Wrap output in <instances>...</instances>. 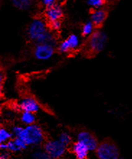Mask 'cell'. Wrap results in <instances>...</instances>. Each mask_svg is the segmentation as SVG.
<instances>
[{
    "mask_svg": "<svg viewBox=\"0 0 132 159\" xmlns=\"http://www.w3.org/2000/svg\"><path fill=\"white\" fill-rule=\"evenodd\" d=\"M28 146H38L44 142L45 134L40 126L36 125L26 126L19 137Z\"/></svg>",
    "mask_w": 132,
    "mask_h": 159,
    "instance_id": "obj_1",
    "label": "cell"
},
{
    "mask_svg": "<svg viewBox=\"0 0 132 159\" xmlns=\"http://www.w3.org/2000/svg\"><path fill=\"white\" fill-rule=\"evenodd\" d=\"M108 36L102 30H96L89 39L86 44V49L90 54H97L104 49L106 46Z\"/></svg>",
    "mask_w": 132,
    "mask_h": 159,
    "instance_id": "obj_2",
    "label": "cell"
},
{
    "mask_svg": "<svg viewBox=\"0 0 132 159\" xmlns=\"http://www.w3.org/2000/svg\"><path fill=\"white\" fill-rule=\"evenodd\" d=\"M48 30L49 29L48 28L45 20L36 17V18L33 19V20L30 22L29 25H28V38L36 43L38 41V39L43 36Z\"/></svg>",
    "mask_w": 132,
    "mask_h": 159,
    "instance_id": "obj_3",
    "label": "cell"
},
{
    "mask_svg": "<svg viewBox=\"0 0 132 159\" xmlns=\"http://www.w3.org/2000/svg\"><path fill=\"white\" fill-rule=\"evenodd\" d=\"M95 151L99 159H118L120 157L117 146L109 141H105L99 144Z\"/></svg>",
    "mask_w": 132,
    "mask_h": 159,
    "instance_id": "obj_4",
    "label": "cell"
},
{
    "mask_svg": "<svg viewBox=\"0 0 132 159\" xmlns=\"http://www.w3.org/2000/svg\"><path fill=\"white\" fill-rule=\"evenodd\" d=\"M43 150L51 159H59L64 155L67 147L58 140H48L44 143Z\"/></svg>",
    "mask_w": 132,
    "mask_h": 159,
    "instance_id": "obj_5",
    "label": "cell"
},
{
    "mask_svg": "<svg viewBox=\"0 0 132 159\" xmlns=\"http://www.w3.org/2000/svg\"><path fill=\"white\" fill-rule=\"evenodd\" d=\"M80 44V37L76 34H72L59 44L58 49L61 53H68L77 49Z\"/></svg>",
    "mask_w": 132,
    "mask_h": 159,
    "instance_id": "obj_6",
    "label": "cell"
},
{
    "mask_svg": "<svg viewBox=\"0 0 132 159\" xmlns=\"http://www.w3.org/2000/svg\"><path fill=\"white\" fill-rule=\"evenodd\" d=\"M55 52V46L46 43L36 44L34 48V56L37 59L46 61L51 58Z\"/></svg>",
    "mask_w": 132,
    "mask_h": 159,
    "instance_id": "obj_7",
    "label": "cell"
},
{
    "mask_svg": "<svg viewBox=\"0 0 132 159\" xmlns=\"http://www.w3.org/2000/svg\"><path fill=\"white\" fill-rule=\"evenodd\" d=\"M77 141H80L86 145L90 151H96L99 145L95 137L90 132L85 131V130L79 132L77 136Z\"/></svg>",
    "mask_w": 132,
    "mask_h": 159,
    "instance_id": "obj_8",
    "label": "cell"
},
{
    "mask_svg": "<svg viewBox=\"0 0 132 159\" xmlns=\"http://www.w3.org/2000/svg\"><path fill=\"white\" fill-rule=\"evenodd\" d=\"M18 107L23 111L36 113L41 109V106L36 99L33 97L27 96L22 98L18 103Z\"/></svg>",
    "mask_w": 132,
    "mask_h": 159,
    "instance_id": "obj_9",
    "label": "cell"
},
{
    "mask_svg": "<svg viewBox=\"0 0 132 159\" xmlns=\"http://www.w3.org/2000/svg\"><path fill=\"white\" fill-rule=\"evenodd\" d=\"M45 17L49 23L53 22L59 21L62 17L64 11L60 4L57 3L56 5L53 6L52 7L46 9L45 10Z\"/></svg>",
    "mask_w": 132,
    "mask_h": 159,
    "instance_id": "obj_10",
    "label": "cell"
},
{
    "mask_svg": "<svg viewBox=\"0 0 132 159\" xmlns=\"http://www.w3.org/2000/svg\"><path fill=\"white\" fill-rule=\"evenodd\" d=\"M72 149L76 159H88L90 150L82 143L77 140L72 145Z\"/></svg>",
    "mask_w": 132,
    "mask_h": 159,
    "instance_id": "obj_11",
    "label": "cell"
},
{
    "mask_svg": "<svg viewBox=\"0 0 132 159\" xmlns=\"http://www.w3.org/2000/svg\"><path fill=\"white\" fill-rule=\"evenodd\" d=\"M107 17V12L105 9L101 8L92 11L90 21L95 26H100L104 23Z\"/></svg>",
    "mask_w": 132,
    "mask_h": 159,
    "instance_id": "obj_12",
    "label": "cell"
},
{
    "mask_svg": "<svg viewBox=\"0 0 132 159\" xmlns=\"http://www.w3.org/2000/svg\"><path fill=\"white\" fill-rule=\"evenodd\" d=\"M56 42L57 40L56 36H54V33L51 30H48L45 34L41 37L38 39V41L36 42V44L38 43H46V44H49L53 46H56Z\"/></svg>",
    "mask_w": 132,
    "mask_h": 159,
    "instance_id": "obj_13",
    "label": "cell"
},
{
    "mask_svg": "<svg viewBox=\"0 0 132 159\" xmlns=\"http://www.w3.org/2000/svg\"><path fill=\"white\" fill-rule=\"evenodd\" d=\"M20 120L22 123L26 126L34 125L36 121V115L35 114L30 113V112L23 111L20 116Z\"/></svg>",
    "mask_w": 132,
    "mask_h": 159,
    "instance_id": "obj_14",
    "label": "cell"
},
{
    "mask_svg": "<svg viewBox=\"0 0 132 159\" xmlns=\"http://www.w3.org/2000/svg\"><path fill=\"white\" fill-rule=\"evenodd\" d=\"M12 133L11 130L5 127H1L0 129V143H7L12 140Z\"/></svg>",
    "mask_w": 132,
    "mask_h": 159,
    "instance_id": "obj_15",
    "label": "cell"
},
{
    "mask_svg": "<svg viewBox=\"0 0 132 159\" xmlns=\"http://www.w3.org/2000/svg\"><path fill=\"white\" fill-rule=\"evenodd\" d=\"M32 2L30 0H14L12 4L20 10H28L31 7Z\"/></svg>",
    "mask_w": 132,
    "mask_h": 159,
    "instance_id": "obj_16",
    "label": "cell"
},
{
    "mask_svg": "<svg viewBox=\"0 0 132 159\" xmlns=\"http://www.w3.org/2000/svg\"><path fill=\"white\" fill-rule=\"evenodd\" d=\"M95 28V25L94 24L92 23L91 21H87L84 25L82 26V35L84 36H90L93 34V33L95 32L94 30Z\"/></svg>",
    "mask_w": 132,
    "mask_h": 159,
    "instance_id": "obj_17",
    "label": "cell"
},
{
    "mask_svg": "<svg viewBox=\"0 0 132 159\" xmlns=\"http://www.w3.org/2000/svg\"><path fill=\"white\" fill-rule=\"evenodd\" d=\"M61 144H63L64 146L67 147L71 144L72 143V137L67 132H62L59 135V138L57 139Z\"/></svg>",
    "mask_w": 132,
    "mask_h": 159,
    "instance_id": "obj_18",
    "label": "cell"
},
{
    "mask_svg": "<svg viewBox=\"0 0 132 159\" xmlns=\"http://www.w3.org/2000/svg\"><path fill=\"white\" fill-rule=\"evenodd\" d=\"M31 159H51L44 150H36L31 154Z\"/></svg>",
    "mask_w": 132,
    "mask_h": 159,
    "instance_id": "obj_19",
    "label": "cell"
},
{
    "mask_svg": "<svg viewBox=\"0 0 132 159\" xmlns=\"http://www.w3.org/2000/svg\"><path fill=\"white\" fill-rule=\"evenodd\" d=\"M87 3L90 7L95 10L102 8V7L105 4V2L103 1V0H88Z\"/></svg>",
    "mask_w": 132,
    "mask_h": 159,
    "instance_id": "obj_20",
    "label": "cell"
},
{
    "mask_svg": "<svg viewBox=\"0 0 132 159\" xmlns=\"http://www.w3.org/2000/svg\"><path fill=\"white\" fill-rule=\"evenodd\" d=\"M7 151L9 152H12V153H17V152L20 151V150L19 149L14 139H12V140L9 141L8 143H7Z\"/></svg>",
    "mask_w": 132,
    "mask_h": 159,
    "instance_id": "obj_21",
    "label": "cell"
},
{
    "mask_svg": "<svg viewBox=\"0 0 132 159\" xmlns=\"http://www.w3.org/2000/svg\"><path fill=\"white\" fill-rule=\"evenodd\" d=\"M23 129L24 127H21V126H19V125L13 126L12 129H11V132H12L13 137H15V138H19V137L20 136V134H22V132H23Z\"/></svg>",
    "mask_w": 132,
    "mask_h": 159,
    "instance_id": "obj_22",
    "label": "cell"
},
{
    "mask_svg": "<svg viewBox=\"0 0 132 159\" xmlns=\"http://www.w3.org/2000/svg\"><path fill=\"white\" fill-rule=\"evenodd\" d=\"M56 4L57 2L55 0H43L41 2V4H42L44 7H46V9L52 7L53 6L56 5Z\"/></svg>",
    "mask_w": 132,
    "mask_h": 159,
    "instance_id": "obj_23",
    "label": "cell"
},
{
    "mask_svg": "<svg viewBox=\"0 0 132 159\" xmlns=\"http://www.w3.org/2000/svg\"><path fill=\"white\" fill-rule=\"evenodd\" d=\"M61 27V23L60 20L55 21V22H53L51 23H50V28L52 30L57 31V30L60 29Z\"/></svg>",
    "mask_w": 132,
    "mask_h": 159,
    "instance_id": "obj_24",
    "label": "cell"
},
{
    "mask_svg": "<svg viewBox=\"0 0 132 159\" xmlns=\"http://www.w3.org/2000/svg\"><path fill=\"white\" fill-rule=\"evenodd\" d=\"M10 158V152L7 151H2L0 153V159H9Z\"/></svg>",
    "mask_w": 132,
    "mask_h": 159,
    "instance_id": "obj_25",
    "label": "cell"
},
{
    "mask_svg": "<svg viewBox=\"0 0 132 159\" xmlns=\"http://www.w3.org/2000/svg\"><path fill=\"white\" fill-rule=\"evenodd\" d=\"M118 159H124V158H121V157H119Z\"/></svg>",
    "mask_w": 132,
    "mask_h": 159,
    "instance_id": "obj_26",
    "label": "cell"
}]
</instances>
